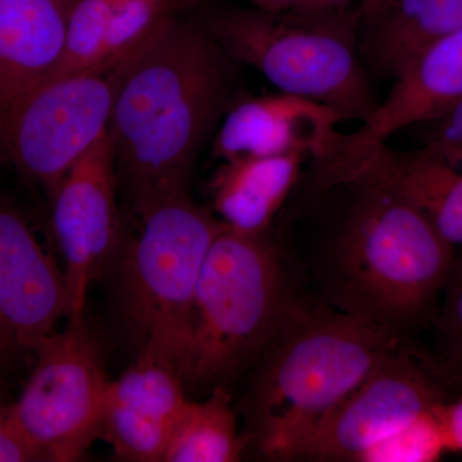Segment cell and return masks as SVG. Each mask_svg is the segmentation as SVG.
I'll return each mask as SVG.
<instances>
[{
  "label": "cell",
  "mask_w": 462,
  "mask_h": 462,
  "mask_svg": "<svg viewBox=\"0 0 462 462\" xmlns=\"http://www.w3.org/2000/svg\"><path fill=\"white\" fill-rule=\"evenodd\" d=\"M424 126V149L454 166H462V98Z\"/></svg>",
  "instance_id": "obj_24"
},
{
  "label": "cell",
  "mask_w": 462,
  "mask_h": 462,
  "mask_svg": "<svg viewBox=\"0 0 462 462\" xmlns=\"http://www.w3.org/2000/svg\"><path fill=\"white\" fill-rule=\"evenodd\" d=\"M254 7L264 11H291L297 8L300 0H249Z\"/></svg>",
  "instance_id": "obj_30"
},
{
  "label": "cell",
  "mask_w": 462,
  "mask_h": 462,
  "mask_svg": "<svg viewBox=\"0 0 462 462\" xmlns=\"http://www.w3.org/2000/svg\"><path fill=\"white\" fill-rule=\"evenodd\" d=\"M438 418L442 425L447 451L462 454V397L445 401L438 407Z\"/></svg>",
  "instance_id": "obj_26"
},
{
  "label": "cell",
  "mask_w": 462,
  "mask_h": 462,
  "mask_svg": "<svg viewBox=\"0 0 462 462\" xmlns=\"http://www.w3.org/2000/svg\"><path fill=\"white\" fill-rule=\"evenodd\" d=\"M115 0H76L60 63L50 79L83 71L107 58L106 45Z\"/></svg>",
  "instance_id": "obj_20"
},
{
  "label": "cell",
  "mask_w": 462,
  "mask_h": 462,
  "mask_svg": "<svg viewBox=\"0 0 462 462\" xmlns=\"http://www.w3.org/2000/svg\"><path fill=\"white\" fill-rule=\"evenodd\" d=\"M438 318L439 355L427 363L443 385H462V257H456Z\"/></svg>",
  "instance_id": "obj_23"
},
{
  "label": "cell",
  "mask_w": 462,
  "mask_h": 462,
  "mask_svg": "<svg viewBox=\"0 0 462 462\" xmlns=\"http://www.w3.org/2000/svg\"><path fill=\"white\" fill-rule=\"evenodd\" d=\"M20 351H23V349L18 346L14 339L9 336L8 331L3 327L2 322H0V369L7 366L9 361Z\"/></svg>",
  "instance_id": "obj_28"
},
{
  "label": "cell",
  "mask_w": 462,
  "mask_h": 462,
  "mask_svg": "<svg viewBox=\"0 0 462 462\" xmlns=\"http://www.w3.org/2000/svg\"><path fill=\"white\" fill-rule=\"evenodd\" d=\"M393 79L387 97L358 129L340 133L333 153L319 165L324 184L346 181L394 134L427 124L462 98V30L419 51Z\"/></svg>",
  "instance_id": "obj_11"
},
{
  "label": "cell",
  "mask_w": 462,
  "mask_h": 462,
  "mask_svg": "<svg viewBox=\"0 0 462 462\" xmlns=\"http://www.w3.org/2000/svg\"><path fill=\"white\" fill-rule=\"evenodd\" d=\"M65 273L23 216L0 203V322L23 351L69 318Z\"/></svg>",
  "instance_id": "obj_12"
},
{
  "label": "cell",
  "mask_w": 462,
  "mask_h": 462,
  "mask_svg": "<svg viewBox=\"0 0 462 462\" xmlns=\"http://www.w3.org/2000/svg\"><path fill=\"white\" fill-rule=\"evenodd\" d=\"M342 185L349 202L322 264L331 307L400 331L421 321L454 272V247L373 172L361 170Z\"/></svg>",
  "instance_id": "obj_2"
},
{
  "label": "cell",
  "mask_w": 462,
  "mask_h": 462,
  "mask_svg": "<svg viewBox=\"0 0 462 462\" xmlns=\"http://www.w3.org/2000/svg\"><path fill=\"white\" fill-rule=\"evenodd\" d=\"M117 190L107 132L76 161L51 196V223L69 287V321L84 320L91 284L120 252Z\"/></svg>",
  "instance_id": "obj_10"
},
{
  "label": "cell",
  "mask_w": 462,
  "mask_h": 462,
  "mask_svg": "<svg viewBox=\"0 0 462 462\" xmlns=\"http://www.w3.org/2000/svg\"><path fill=\"white\" fill-rule=\"evenodd\" d=\"M370 25L365 57L394 78L419 51L462 30V0H393Z\"/></svg>",
  "instance_id": "obj_18"
},
{
  "label": "cell",
  "mask_w": 462,
  "mask_h": 462,
  "mask_svg": "<svg viewBox=\"0 0 462 462\" xmlns=\"http://www.w3.org/2000/svg\"><path fill=\"white\" fill-rule=\"evenodd\" d=\"M245 439L239 436L229 392L218 385L203 401H189L173 431L165 462H236Z\"/></svg>",
  "instance_id": "obj_19"
},
{
  "label": "cell",
  "mask_w": 462,
  "mask_h": 462,
  "mask_svg": "<svg viewBox=\"0 0 462 462\" xmlns=\"http://www.w3.org/2000/svg\"><path fill=\"white\" fill-rule=\"evenodd\" d=\"M205 23L236 62L254 67L282 93L333 108L343 121L363 123L378 103L346 9L229 8L212 12Z\"/></svg>",
  "instance_id": "obj_5"
},
{
  "label": "cell",
  "mask_w": 462,
  "mask_h": 462,
  "mask_svg": "<svg viewBox=\"0 0 462 462\" xmlns=\"http://www.w3.org/2000/svg\"><path fill=\"white\" fill-rule=\"evenodd\" d=\"M139 229L118 252L125 321L139 356L178 370L189 338L197 284L223 221L188 193L135 212Z\"/></svg>",
  "instance_id": "obj_6"
},
{
  "label": "cell",
  "mask_w": 462,
  "mask_h": 462,
  "mask_svg": "<svg viewBox=\"0 0 462 462\" xmlns=\"http://www.w3.org/2000/svg\"><path fill=\"white\" fill-rule=\"evenodd\" d=\"M293 302L278 249L224 225L207 254L189 338L178 365L185 388L223 385L254 363Z\"/></svg>",
  "instance_id": "obj_4"
},
{
  "label": "cell",
  "mask_w": 462,
  "mask_h": 462,
  "mask_svg": "<svg viewBox=\"0 0 462 462\" xmlns=\"http://www.w3.org/2000/svg\"><path fill=\"white\" fill-rule=\"evenodd\" d=\"M76 0H0V132L56 71Z\"/></svg>",
  "instance_id": "obj_15"
},
{
  "label": "cell",
  "mask_w": 462,
  "mask_h": 462,
  "mask_svg": "<svg viewBox=\"0 0 462 462\" xmlns=\"http://www.w3.org/2000/svg\"><path fill=\"white\" fill-rule=\"evenodd\" d=\"M367 170L418 207L462 257V166L440 160L427 149L401 153L383 145L365 161Z\"/></svg>",
  "instance_id": "obj_17"
},
{
  "label": "cell",
  "mask_w": 462,
  "mask_h": 462,
  "mask_svg": "<svg viewBox=\"0 0 462 462\" xmlns=\"http://www.w3.org/2000/svg\"><path fill=\"white\" fill-rule=\"evenodd\" d=\"M36 363L23 393L8 411L39 461L71 462L102 436L108 380L85 321L39 339Z\"/></svg>",
  "instance_id": "obj_8"
},
{
  "label": "cell",
  "mask_w": 462,
  "mask_h": 462,
  "mask_svg": "<svg viewBox=\"0 0 462 462\" xmlns=\"http://www.w3.org/2000/svg\"><path fill=\"white\" fill-rule=\"evenodd\" d=\"M152 35L90 69L45 81L3 126L0 143L9 160L50 197L76 161L108 132L118 91Z\"/></svg>",
  "instance_id": "obj_7"
},
{
  "label": "cell",
  "mask_w": 462,
  "mask_h": 462,
  "mask_svg": "<svg viewBox=\"0 0 462 462\" xmlns=\"http://www.w3.org/2000/svg\"><path fill=\"white\" fill-rule=\"evenodd\" d=\"M393 0H363L361 2V11H363L364 16L369 21V23H374L376 18L382 16L383 12L385 11L391 5Z\"/></svg>",
  "instance_id": "obj_29"
},
{
  "label": "cell",
  "mask_w": 462,
  "mask_h": 462,
  "mask_svg": "<svg viewBox=\"0 0 462 462\" xmlns=\"http://www.w3.org/2000/svg\"><path fill=\"white\" fill-rule=\"evenodd\" d=\"M39 461L38 455L27 446L14 428L8 406L0 404V462Z\"/></svg>",
  "instance_id": "obj_25"
},
{
  "label": "cell",
  "mask_w": 462,
  "mask_h": 462,
  "mask_svg": "<svg viewBox=\"0 0 462 462\" xmlns=\"http://www.w3.org/2000/svg\"><path fill=\"white\" fill-rule=\"evenodd\" d=\"M305 160L300 154L223 160L208 182L216 217L239 233L264 236L296 187Z\"/></svg>",
  "instance_id": "obj_16"
},
{
  "label": "cell",
  "mask_w": 462,
  "mask_h": 462,
  "mask_svg": "<svg viewBox=\"0 0 462 462\" xmlns=\"http://www.w3.org/2000/svg\"><path fill=\"white\" fill-rule=\"evenodd\" d=\"M193 0H115L107 36V57L151 35L170 18L180 16Z\"/></svg>",
  "instance_id": "obj_21"
},
{
  "label": "cell",
  "mask_w": 462,
  "mask_h": 462,
  "mask_svg": "<svg viewBox=\"0 0 462 462\" xmlns=\"http://www.w3.org/2000/svg\"><path fill=\"white\" fill-rule=\"evenodd\" d=\"M445 401V385L403 346L325 413L288 460L360 462L374 446Z\"/></svg>",
  "instance_id": "obj_9"
},
{
  "label": "cell",
  "mask_w": 462,
  "mask_h": 462,
  "mask_svg": "<svg viewBox=\"0 0 462 462\" xmlns=\"http://www.w3.org/2000/svg\"><path fill=\"white\" fill-rule=\"evenodd\" d=\"M442 404V403H440ZM439 404V406H440ZM438 406V407H439ZM438 407L385 438L364 455L360 462H434L446 454L447 446Z\"/></svg>",
  "instance_id": "obj_22"
},
{
  "label": "cell",
  "mask_w": 462,
  "mask_h": 462,
  "mask_svg": "<svg viewBox=\"0 0 462 462\" xmlns=\"http://www.w3.org/2000/svg\"><path fill=\"white\" fill-rule=\"evenodd\" d=\"M356 0H300L297 8L305 12H336L346 9ZM363 2V0H360Z\"/></svg>",
  "instance_id": "obj_27"
},
{
  "label": "cell",
  "mask_w": 462,
  "mask_h": 462,
  "mask_svg": "<svg viewBox=\"0 0 462 462\" xmlns=\"http://www.w3.org/2000/svg\"><path fill=\"white\" fill-rule=\"evenodd\" d=\"M402 348L391 325L293 300L263 352L249 396L258 451L287 461L325 413Z\"/></svg>",
  "instance_id": "obj_3"
},
{
  "label": "cell",
  "mask_w": 462,
  "mask_h": 462,
  "mask_svg": "<svg viewBox=\"0 0 462 462\" xmlns=\"http://www.w3.org/2000/svg\"><path fill=\"white\" fill-rule=\"evenodd\" d=\"M236 63L205 21L180 14L151 36L108 126L118 188L134 211L188 193L199 151L227 105Z\"/></svg>",
  "instance_id": "obj_1"
},
{
  "label": "cell",
  "mask_w": 462,
  "mask_h": 462,
  "mask_svg": "<svg viewBox=\"0 0 462 462\" xmlns=\"http://www.w3.org/2000/svg\"><path fill=\"white\" fill-rule=\"evenodd\" d=\"M342 117L333 108L278 91L236 103L214 139L223 160L300 154L324 162L336 148Z\"/></svg>",
  "instance_id": "obj_13"
},
{
  "label": "cell",
  "mask_w": 462,
  "mask_h": 462,
  "mask_svg": "<svg viewBox=\"0 0 462 462\" xmlns=\"http://www.w3.org/2000/svg\"><path fill=\"white\" fill-rule=\"evenodd\" d=\"M189 401L175 367L138 356L120 378L108 383L102 434L120 460L165 461Z\"/></svg>",
  "instance_id": "obj_14"
}]
</instances>
